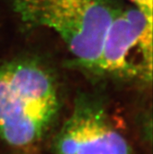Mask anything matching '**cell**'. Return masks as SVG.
<instances>
[{
    "mask_svg": "<svg viewBox=\"0 0 153 154\" xmlns=\"http://www.w3.org/2000/svg\"><path fill=\"white\" fill-rule=\"evenodd\" d=\"M152 23L138 7L123 4L107 30L94 74L151 83Z\"/></svg>",
    "mask_w": 153,
    "mask_h": 154,
    "instance_id": "cell-3",
    "label": "cell"
},
{
    "mask_svg": "<svg viewBox=\"0 0 153 154\" xmlns=\"http://www.w3.org/2000/svg\"><path fill=\"white\" fill-rule=\"evenodd\" d=\"M59 110L57 79L47 63L31 55L0 61V141L20 150L35 147Z\"/></svg>",
    "mask_w": 153,
    "mask_h": 154,
    "instance_id": "cell-1",
    "label": "cell"
},
{
    "mask_svg": "<svg viewBox=\"0 0 153 154\" xmlns=\"http://www.w3.org/2000/svg\"><path fill=\"white\" fill-rule=\"evenodd\" d=\"M11 4L26 27L54 32L75 65L93 74L107 30L123 5L116 0H11Z\"/></svg>",
    "mask_w": 153,
    "mask_h": 154,
    "instance_id": "cell-2",
    "label": "cell"
},
{
    "mask_svg": "<svg viewBox=\"0 0 153 154\" xmlns=\"http://www.w3.org/2000/svg\"><path fill=\"white\" fill-rule=\"evenodd\" d=\"M52 150L54 154H133L103 103L90 94L76 98L71 114L53 139Z\"/></svg>",
    "mask_w": 153,
    "mask_h": 154,
    "instance_id": "cell-4",
    "label": "cell"
},
{
    "mask_svg": "<svg viewBox=\"0 0 153 154\" xmlns=\"http://www.w3.org/2000/svg\"><path fill=\"white\" fill-rule=\"evenodd\" d=\"M131 4L143 10L148 17L152 18V8H153V0H127Z\"/></svg>",
    "mask_w": 153,
    "mask_h": 154,
    "instance_id": "cell-5",
    "label": "cell"
}]
</instances>
